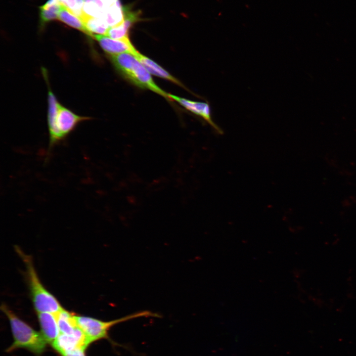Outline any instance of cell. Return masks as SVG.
<instances>
[{
    "instance_id": "8fae6325",
    "label": "cell",
    "mask_w": 356,
    "mask_h": 356,
    "mask_svg": "<svg viewBox=\"0 0 356 356\" xmlns=\"http://www.w3.org/2000/svg\"><path fill=\"white\" fill-rule=\"evenodd\" d=\"M59 0H48L40 7V19L41 24H44L58 19L59 13L62 7Z\"/></svg>"
},
{
    "instance_id": "9a60e30c",
    "label": "cell",
    "mask_w": 356,
    "mask_h": 356,
    "mask_svg": "<svg viewBox=\"0 0 356 356\" xmlns=\"http://www.w3.org/2000/svg\"><path fill=\"white\" fill-rule=\"evenodd\" d=\"M62 5L82 20L84 17L83 11L84 0H59Z\"/></svg>"
},
{
    "instance_id": "52a82bcc",
    "label": "cell",
    "mask_w": 356,
    "mask_h": 356,
    "mask_svg": "<svg viewBox=\"0 0 356 356\" xmlns=\"http://www.w3.org/2000/svg\"><path fill=\"white\" fill-rule=\"evenodd\" d=\"M169 97L171 100L178 102L186 109L202 118L218 133H222V131L212 119L211 107L208 102L192 101L171 93H169Z\"/></svg>"
},
{
    "instance_id": "7c38bea8",
    "label": "cell",
    "mask_w": 356,
    "mask_h": 356,
    "mask_svg": "<svg viewBox=\"0 0 356 356\" xmlns=\"http://www.w3.org/2000/svg\"><path fill=\"white\" fill-rule=\"evenodd\" d=\"M60 333L72 335L78 327L75 315L64 309L55 314Z\"/></svg>"
},
{
    "instance_id": "9c48e42d",
    "label": "cell",
    "mask_w": 356,
    "mask_h": 356,
    "mask_svg": "<svg viewBox=\"0 0 356 356\" xmlns=\"http://www.w3.org/2000/svg\"><path fill=\"white\" fill-rule=\"evenodd\" d=\"M43 336L46 342L52 343L60 334L56 315L48 312H38Z\"/></svg>"
},
{
    "instance_id": "8992f818",
    "label": "cell",
    "mask_w": 356,
    "mask_h": 356,
    "mask_svg": "<svg viewBox=\"0 0 356 356\" xmlns=\"http://www.w3.org/2000/svg\"><path fill=\"white\" fill-rule=\"evenodd\" d=\"M91 343L78 327L72 335L60 333L51 344L53 348L62 356L66 353L77 349H84Z\"/></svg>"
},
{
    "instance_id": "ba28073f",
    "label": "cell",
    "mask_w": 356,
    "mask_h": 356,
    "mask_svg": "<svg viewBox=\"0 0 356 356\" xmlns=\"http://www.w3.org/2000/svg\"><path fill=\"white\" fill-rule=\"evenodd\" d=\"M92 38L98 42L102 49L110 56L123 53H130L133 55L137 50L132 44L129 38L117 40L106 35H94Z\"/></svg>"
},
{
    "instance_id": "5bb4252c",
    "label": "cell",
    "mask_w": 356,
    "mask_h": 356,
    "mask_svg": "<svg viewBox=\"0 0 356 356\" xmlns=\"http://www.w3.org/2000/svg\"><path fill=\"white\" fill-rule=\"evenodd\" d=\"M89 36L93 38L94 35H105L110 28L102 19L96 17H86L83 19Z\"/></svg>"
},
{
    "instance_id": "277c9868",
    "label": "cell",
    "mask_w": 356,
    "mask_h": 356,
    "mask_svg": "<svg viewBox=\"0 0 356 356\" xmlns=\"http://www.w3.org/2000/svg\"><path fill=\"white\" fill-rule=\"evenodd\" d=\"M158 314L149 311H142L110 321H103L93 317L75 315L77 326L83 331L89 340L93 342L109 339V329L119 323L140 317H159Z\"/></svg>"
},
{
    "instance_id": "2e32d148",
    "label": "cell",
    "mask_w": 356,
    "mask_h": 356,
    "mask_svg": "<svg viewBox=\"0 0 356 356\" xmlns=\"http://www.w3.org/2000/svg\"><path fill=\"white\" fill-rule=\"evenodd\" d=\"M84 349H77L66 353L62 356H86Z\"/></svg>"
},
{
    "instance_id": "30bf717a",
    "label": "cell",
    "mask_w": 356,
    "mask_h": 356,
    "mask_svg": "<svg viewBox=\"0 0 356 356\" xmlns=\"http://www.w3.org/2000/svg\"><path fill=\"white\" fill-rule=\"evenodd\" d=\"M133 55L151 74L169 80L183 88L184 87L181 82L167 71L152 59L140 53L138 50Z\"/></svg>"
},
{
    "instance_id": "3957f363",
    "label": "cell",
    "mask_w": 356,
    "mask_h": 356,
    "mask_svg": "<svg viewBox=\"0 0 356 356\" xmlns=\"http://www.w3.org/2000/svg\"><path fill=\"white\" fill-rule=\"evenodd\" d=\"M0 309L9 320L13 337V342L7 351L10 352L18 348H23L35 354L42 353L46 344L42 334L19 318L5 304H1Z\"/></svg>"
},
{
    "instance_id": "6da1fadb",
    "label": "cell",
    "mask_w": 356,
    "mask_h": 356,
    "mask_svg": "<svg viewBox=\"0 0 356 356\" xmlns=\"http://www.w3.org/2000/svg\"><path fill=\"white\" fill-rule=\"evenodd\" d=\"M15 249L25 265L26 277L35 310L37 313L57 314L64 308L58 300L41 283L35 268L32 257L24 253L17 246H15Z\"/></svg>"
},
{
    "instance_id": "5b68a950",
    "label": "cell",
    "mask_w": 356,
    "mask_h": 356,
    "mask_svg": "<svg viewBox=\"0 0 356 356\" xmlns=\"http://www.w3.org/2000/svg\"><path fill=\"white\" fill-rule=\"evenodd\" d=\"M90 119V117L78 115L60 104L56 118L55 130L52 134L49 135V143L46 159L47 160L55 145L64 140L81 122Z\"/></svg>"
},
{
    "instance_id": "4fadbf2b",
    "label": "cell",
    "mask_w": 356,
    "mask_h": 356,
    "mask_svg": "<svg viewBox=\"0 0 356 356\" xmlns=\"http://www.w3.org/2000/svg\"><path fill=\"white\" fill-rule=\"evenodd\" d=\"M58 19L68 26L89 36L83 20L63 5L59 13Z\"/></svg>"
},
{
    "instance_id": "7a4b0ae2",
    "label": "cell",
    "mask_w": 356,
    "mask_h": 356,
    "mask_svg": "<svg viewBox=\"0 0 356 356\" xmlns=\"http://www.w3.org/2000/svg\"><path fill=\"white\" fill-rule=\"evenodd\" d=\"M110 59L117 71L132 83L139 88L149 89L172 101L169 93L155 84L151 74L132 54L123 53L110 56Z\"/></svg>"
}]
</instances>
